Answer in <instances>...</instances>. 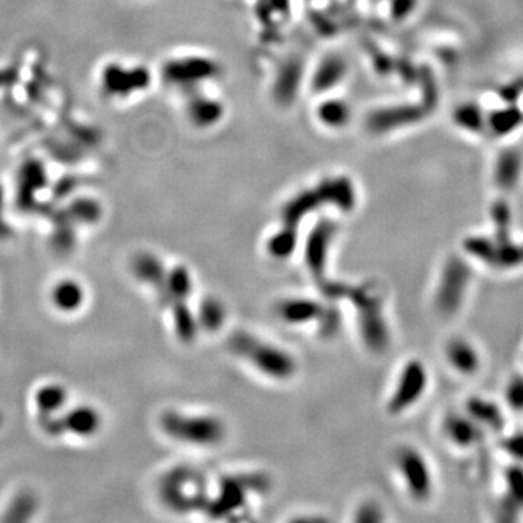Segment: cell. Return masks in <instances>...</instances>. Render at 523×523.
Returning <instances> with one entry per match:
<instances>
[{
  "label": "cell",
  "instance_id": "4",
  "mask_svg": "<svg viewBox=\"0 0 523 523\" xmlns=\"http://www.w3.org/2000/svg\"><path fill=\"white\" fill-rule=\"evenodd\" d=\"M335 236L336 227L333 224L323 222L311 233V236L307 240L306 263L321 289L332 282L325 278V270L327 269L329 251Z\"/></svg>",
  "mask_w": 523,
  "mask_h": 523
},
{
  "label": "cell",
  "instance_id": "5",
  "mask_svg": "<svg viewBox=\"0 0 523 523\" xmlns=\"http://www.w3.org/2000/svg\"><path fill=\"white\" fill-rule=\"evenodd\" d=\"M425 384H426L425 369H423L421 365L417 362L409 363L404 368L400 380H398V385L388 402L390 411L402 413L403 410H406L420 397L423 388H425Z\"/></svg>",
  "mask_w": 523,
  "mask_h": 523
},
{
  "label": "cell",
  "instance_id": "2",
  "mask_svg": "<svg viewBox=\"0 0 523 523\" xmlns=\"http://www.w3.org/2000/svg\"><path fill=\"white\" fill-rule=\"evenodd\" d=\"M162 426L170 438L201 447L221 443L227 433L226 423L212 414L167 411L162 417Z\"/></svg>",
  "mask_w": 523,
  "mask_h": 523
},
{
  "label": "cell",
  "instance_id": "9",
  "mask_svg": "<svg viewBox=\"0 0 523 523\" xmlns=\"http://www.w3.org/2000/svg\"><path fill=\"white\" fill-rule=\"evenodd\" d=\"M198 326H201L210 332H214L222 326L224 320H226V310L224 306L214 300V298H207L201 304L198 314Z\"/></svg>",
  "mask_w": 523,
  "mask_h": 523
},
{
  "label": "cell",
  "instance_id": "10",
  "mask_svg": "<svg viewBox=\"0 0 523 523\" xmlns=\"http://www.w3.org/2000/svg\"><path fill=\"white\" fill-rule=\"evenodd\" d=\"M54 300L63 308H74L79 304L80 291L73 284H63L56 289Z\"/></svg>",
  "mask_w": 523,
  "mask_h": 523
},
{
  "label": "cell",
  "instance_id": "1",
  "mask_svg": "<svg viewBox=\"0 0 523 523\" xmlns=\"http://www.w3.org/2000/svg\"><path fill=\"white\" fill-rule=\"evenodd\" d=\"M229 344L232 352L272 380L287 381L294 377L296 371L294 356L284 347L266 342L248 332H236L232 335Z\"/></svg>",
  "mask_w": 523,
  "mask_h": 523
},
{
  "label": "cell",
  "instance_id": "8",
  "mask_svg": "<svg viewBox=\"0 0 523 523\" xmlns=\"http://www.w3.org/2000/svg\"><path fill=\"white\" fill-rule=\"evenodd\" d=\"M192 289L193 281L189 269L185 266H176L166 273L164 284L159 292L163 294L164 301H169L173 307L181 303H188Z\"/></svg>",
  "mask_w": 523,
  "mask_h": 523
},
{
  "label": "cell",
  "instance_id": "7",
  "mask_svg": "<svg viewBox=\"0 0 523 523\" xmlns=\"http://www.w3.org/2000/svg\"><path fill=\"white\" fill-rule=\"evenodd\" d=\"M325 310V306L310 298H287L277 307L279 318L288 325H307L311 321H318Z\"/></svg>",
  "mask_w": 523,
  "mask_h": 523
},
{
  "label": "cell",
  "instance_id": "6",
  "mask_svg": "<svg viewBox=\"0 0 523 523\" xmlns=\"http://www.w3.org/2000/svg\"><path fill=\"white\" fill-rule=\"evenodd\" d=\"M397 464L410 493L414 497H419V499L426 497L431 491L432 484L429 468L421 455H419L414 450L406 447V450L398 452Z\"/></svg>",
  "mask_w": 523,
  "mask_h": 523
},
{
  "label": "cell",
  "instance_id": "3",
  "mask_svg": "<svg viewBox=\"0 0 523 523\" xmlns=\"http://www.w3.org/2000/svg\"><path fill=\"white\" fill-rule=\"evenodd\" d=\"M347 298L354 303L358 313V323L365 344L371 351H383L390 337L378 292L366 285L359 288L351 287Z\"/></svg>",
  "mask_w": 523,
  "mask_h": 523
}]
</instances>
